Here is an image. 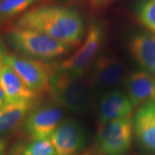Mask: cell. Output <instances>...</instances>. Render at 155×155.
<instances>
[{
  "instance_id": "8",
  "label": "cell",
  "mask_w": 155,
  "mask_h": 155,
  "mask_svg": "<svg viewBox=\"0 0 155 155\" xmlns=\"http://www.w3.org/2000/svg\"><path fill=\"white\" fill-rule=\"evenodd\" d=\"M49 140L58 155H72L86 145V134L81 124L76 120L62 122L51 134Z\"/></svg>"
},
{
  "instance_id": "3",
  "label": "cell",
  "mask_w": 155,
  "mask_h": 155,
  "mask_svg": "<svg viewBox=\"0 0 155 155\" xmlns=\"http://www.w3.org/2000/svg\"><path fill=\"white\" fill-rule=\"evenodd\" d=\"M9 46L22 56L50 61L70 52L71 47L36 30L15 28L5 35Z\"/></svg>"
},
{
  "instance_id": "15",
  "label": "cell",
  "mask_w": 155,
  "mask_h": 155,
  "mask_svg": "<svg viewBox=\"0 0 155 155\" xmlns=\"http://www.w3.org/2000/svg\"><path fill=\"white\" fill-rule=\"evenodd\" d=\"M35 101L20 100L5 104L0 108V135L11 133L24 122L35 109Z\"/></svg>"
},
{
  "instance_id": "11",
  "label": "cell",
  "mask_w": 155,
  "mask_h": 155,
  "mask_svg": "<svg viewBox=\"0 0 155 155\" xmlns=\"http://www.w3.org/2000/svg\"><path fill=\"white\" fill-rule=\"evenodd\" d=\"M133 120V132L139 146L155 153V102L138 107Z\"/></svg>"
},
{
  "instance_id": "22",
  "label": "cell",
  "mask_w": 155,
  "mask_h": 155,
  "mask_svg": "<svg viewBox=\"0 0 155 155\" xmlns=\"http://www.w3.org/2000/svg\"><path fill=\"white\" fill-rule=\"evenodd\" d=\"M5 103V93L3 91L2 88L0 87V108L4 106V104Z\"/></svg>"
},
{
  "instance_id": "21",
  "label": "cell",
  "mask_w": 155,
  "mask_h": 155,
  "mask_svg": "<svg viewBox=\"0 0 155 155\" xmlns=\"http://www.w3.org/2000/svg\"><path fill=\"white\" fill-rule=\"evenodd\" d=\"M6 141L0 139V155H5Z\"/></svg>"
},
{
  "instance_id": "14",
  "label": "cell",
  "mask_w": 155,
  "mask_h": 155,
  "mask_svg": "<svg viewBox=\"0 0 155 155\" xmlns=\"http://www.w3.org/2000/svg\"><path fill=\"white\" fill-rule=\"evenodd\" d=\"M0 87L5 93V104L20 100L35 101L40 95L29 88L6 64L0 72Z\"/></svg>"
},
{
  "instance_id": "4",
  "label": "cell",
  "mask_w": 155,
  "mask_h": 155,
  "mask_svg": "<svg viewBox=\"0 0 155 155\" xmlns=\"http://www.w3.org/2000/svg\"><path fill=\"white\" fill-rule=\"evenodd\" d=\"M104 28L98 21L93 20L89 25L84 41L80 48L70 57L58 64V67L65 72L82 76L97 59L104 44Z\"/></svg>"
},
{
  "instance_id": "17",
  "label": "cell",
  "mask_w": 155,
  "mask_h": 155,
  "mask_svg": "<svg viewBox=\"0 0 155 155\" xmlns=\"http://www.w3.org/2000/svg\"><path fill=\"white\" fill-rule=\"evenodd\" d=\"M37 0H1L0 17L8 18L25 11Z\"/></svg>"
},
{
  "instance_id": "9",
  "label": "cell",
  "mask_w": 155,
  "mask_h": 155,
  "mask_svg": "<svg viewBox=\"0 0 155 155\" xmlns=\"http://www.w3.org/2000/svg\"><path fill=\"white\" fill-rule=\"evenodd\" d=\"M124 72V64L116 56L104 54L97 59L91 67L88 80L91 86L110 88L116 85Z\"/></svg>"
},
{
  "instance_id": "13",
  "label": "cell",
  "mask_w": 155,
  "mask_h": 155,
  "mask_svg": "<svg viewBox=\"0 0 155 155\" xmlns=\"http://www.w3.org/2000/svg\"><path fill=\"white\" fill-rule=\"evenodd\" d=\"M128 51L134 61L144 71L155 75V35L138 32L129 38Z\"/></svg>"
},
{
  "instance_id": "2",
  "label": "cell",
  "mask_w": 155,
  "mask_h": 155,
  "mask_svg": "<svg viewBox=\"0 0 155 155\" xmlns=\"http://www.w3.org/2000/svg\"><path fill=\"white\" fill-rule=\"evenodd\" d=\"M92 86L88 78L61 70L58 65L54 73L49 92L56 104L76 114L89 110L92 101Z\"/></svg>"
},
{
  "instance_id": "5",
  "label": "cell",
  "mask_w": 155,
  "mask_h": 155,
  "mask_svg": "<svg viewBox=\"0 0 155 155\" xmlns=\"http://www.w3.org/2000/svg\"><path fill=\"white\" fill-rule=\"evenodd\" d=\"M5 64L11 67L33 91L38 93L49 91L51 79L57 68V64H50L47 61L8 53L5 57Z\"/></svg>"
},
{
  "instance_id": "10",
  "label": "cell",
  "mask_w": 155,
  "mask_h": 155,
  "mask_svg": "<svg viewBox=\"0 0 155 155\" xmlns=\"http://www.w3.org/2000/svg\"><path fill=\"white\" fill-rule=\"evenodd\" d=\"M134 106L127 95L120 90H111L100 98L97 112L98 127L117 119L131 116Z\"/></svg>"
},
{
  "instance_id": "18",
  "label": "cell",
  "mask_w": 155,
  "mask_h": 155,
  "mask_svg": "<svg viewBox=\"0 0 155 155\" xmlns=\"http://www.w3.org/2000/svg\"><path fill=\"white\" fill-rule=\"evenodd\" d=\"M55 149L49 139L33 140L27 143L22 155H56Z\"/></svg>"
},
{
  "instance_id": "12",
  "label": "cell",
  "mask_w": 155,
  "mask_h": 155,
  "mask_svg": "<svg viewBox=\"0 0 155 155\" xmlns=\"http://www.w3.org/2000/svg\"><path fill=\"white\" fill-rule=\"evenodd\" d=\"M124 86L134 108L155 102V75L148 72L133 71L124 80Z\"/></svg>"
},
{
  "instance_id": "7",
  "label": "cell",
  "mask_w": 155,
  "mask_h": 155,
  "mask_svg": "<svg viewBox=\"0 0 155 155\" xmlns=\"http://www.w3.org/2000/svg\"><path fill=\"white\" fill-rule=\"evenodd\" d=\"M63 116V110L55 104L39 106L26 117L23 122L24 130L32 140L48 139L61 124Z\"/></svg>"
},
{
  "instance_id": "6",
  "label": "cell",
  "mask_w": 155,
  "mask_h": 155,
  "mask_svg": "<svg viewBox=\"0 0 155 155\" xmlns=\"http://www.w3.org/2000/svg\"><path fill=\"white\" fill-rule=\"evenodd\" d=\"M133 133L131 116L112 121L99 127L97 148L103 155H125L131 147Z\"/></svg>"
},
{
  "instance_id": "20",
  "label": "cell",
  "mask_w": 155,
  "mask_h": 155,
  "mask_svg": "<svg viewBox=\"0 0 155 155\" xmlns=\"http://www.w3.org/2000/svg\"><path fill=\"white\" fill-rule=\"evenodd\" d=\"M6 53L7 52H6L4 45L0 41V72H1L3 67L5 66V57Z\"/></svg>"
},
{
  "instance_id": "19",
  "label": "cell",
  "mask_w": 155,
  "mask_h": 155,
  "mask_svg": "<svg viewBox=\"0 0 155 155\" xmlns=\"http://www.w3.org/2000/svg\"><path fill=\"white\" fill-rule=\"evenodd\" d=\"M112 0H88L89 4L95 9H100L105 7L110 3Z\"/></svg>"
},
{
  "instance_id": "16",
  "label": "cell",
  "mask_w": 155,
  "mask_h": 155,
  "mask_svg": "<svg viewBox=\"0 0 155 155\" xmlns=\"http://www.w3.org/2000/svg\"><path fill=\"white\" fill-rule=\"evenodd\" d=\"M138 22L155 35V0H139L135 5Z\"/></svg>"
},
{
  "instance_id": "1",
  "label": "cell",
  "mask_w": 155,
  "mask_h": 155,
  "mask_svg": "<svg viewBox=\"0 0 155 155\" xmlns=\"http://www.w3.org/2000/svg\"><path fill=\"white\" fill-rule=\"evenodd\" d=\"M16 28L41 32L71 48L79 44L85 33L83 18L76 10L55 5L26 11L17 20Z\"/></svg>"
}]
</instances>
